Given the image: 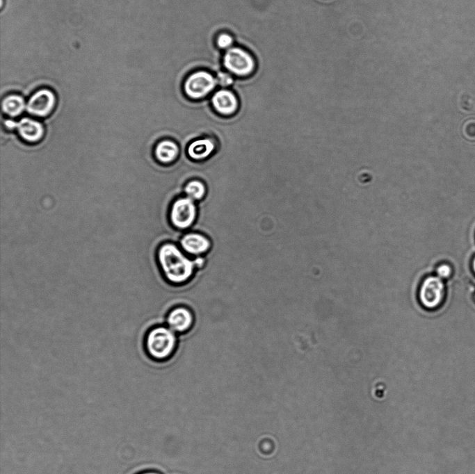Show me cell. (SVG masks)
I'll use <instances>...</instances> for the list:
<instances>
[{
    "label": "cell",
    "instance_id": "e0dca14e",
    "mask_svg": "<svg viewBox=\"0 0 475 474\" xmlns=\"http://www.w3.org/2000/svg\"><path fill=\"white\" fill-rule=\"evenodd\" d=\"M217 83L223 86L230 85L233 82V79L228 74L222 72L218 74L217 77Z\"/></svg>",
    "mask_w": 475,
    "mask_h": 474
},
{
    "label": "cell",
    "instance_id": "7c38bea8",
    "mask_svg": "<svg viewBox=\"0 0 475 474\" xmlns=\"http://www.w3.org/2000/svg\"><path fill=\"white\" fill-rule=\"evenodd\" d=\"M216 149V141L211 138H196L186 146V153L191 159L201 161L209 158Z\"/></svg>",
    "mask_w": 475,
    "mask_h": 474
},
{
    "label": "cell",
    "instance_id": "6da1fadb",
    "mask_svg": "<svg viewBox=\"0 0 475 474\" xmlns=\"http://www.w3.org/2000/svg\"><path fill=\"white\" fill-rule=\"evenodd\" d=\"M155 258L163 277L174 286L188 284L198 270L196 258L190 256L171 241L164 242L157 247Z\"/></svg>",
    "mask_w": 475,
    "mask_h": 474
},
{
    "label": "cell",
    "instance_id": "2e32d148",
    "mask_svg": "<svg viewBox=\"0 0 475 474\" xmlns=\"http://www.w3.org/2000/svg\"><path fill=\"white\" fill-rule=\"evenodd\" d=\"M216 43L218 47L228 49L233 43V38L228 33H220L217 38Z\"/></svg>",
    "mask_w": 475,
    "mask_h": 474
},
{
    "label": "cell",
    "instance_id": "5bb4252c",
    "mask_svg": "<svg viewBox=\"0 0 475 474\" xmlns=\"http://www.w3.org/2000/svg\"><path fill=\"white\" fill-rule=\"evenodd\" d=\"M26 107L24 98L19 95H9L2 101L3 111L10 117L20 115Z\"/></svg>",
    "mask_w": 475,
    "mask_h": 474
},
{
    "label": "cell",
    "instance_id": "ba28073f",
    "mask_svg": "<svg viewBox=\"0 0 475 474\" xmlns=\"http://www.w3.org/2000/svg\"><path fill=\"white\" fill-rule=\"evenodd\" d=\"M444 293V284L439 277L426 278L419 288V297L421 304L428 309H435L442 302Z\"/></svg>",
    "mask_w": 475,
    "mask_h": 474
},
{
    "label": "cell",
    "instance_id": "277c9868",
    "mask_svg": "<svg viewBox=\"0 0 475 474\" xmlns=\"http://www.w3.org/2000/svg\"><path fill=\"white\" fill-rule=\"evenodd\" d=\"M216 84L217 80L211 74L203 70L197 71L185 80L184 90L190 99H200L209 94Z\"/></svg>",
    "mask_w": 475,
    "mask_h": 474
},
{
    "label": "cell",
    "instance_id": "9a60e30c",
    "mask_svg": "<svg viewBox=\"0 0 475 474\" xmlns=\"http://www.w3.org/2000/svg\"><path fill=\"white\" fill-rule=\"evenodd\" d=\"M183 191L186 197L194 201H200L205 197L207 188L203 181L199 179H192L186 183Z\"/></svg>",
    "mask_w": 475,
    "mask_h": 474
},
{
    "label": "cell",
    "instance_id": "52a82bcc",
    "mask_svg": "<svg viewBox=\"0 0 475 474\" xmlns=\"http://www.w3.org/2000/svg\"><path fill=\"white\" fill-rule=\"evenodd\" d=\"M179 245L186 254L195 258L208 254L211 251L213 243L204 234L191 231L179 238Z\"/></svg>",
    "mask_w": 475,
    "mask_h": 474
},
{
    "label": "cell",
    "instance_id": "30bf717a",
    "mask_svg": "<svg viewBox=\"0 0 475 474\" xmlns=\"http://www.w3.org/2000/svg\"><path fill=\"white\" fill-rule=\"evenodd\" d=\"M4 125L10 129H16L19 136L29 142L39 141L44 136V127L38 121L24 117L19 122L11 120L4 121Z\"/></svg>",
    "mask_w": 475,
    "mask_h": 474
},
{
    "label": "cell",
    "instance_id": "5b68a950",
    "mask_svg": "<svg viewBox=\"0 0 475 474\" xmlns=\"http://www.w3.org/2000/svg\"><path fill=\"white\" fill-rule=\"evenodd\" d=\"M223 63L229 72L240 76L249 75L255 66L252 56L239 47L228 49L223 56Z\"/></svg>",
    "mask_w": 475,
    "mask_h": 474
},
{
    "label": "cell",
    "instance_id": "9c48e42d",
    "mask_svg": "<svg viewBox=\"0 0 475 474\" xmlns=\"http://www.w3.org/2000/svg\"><path fill=\"white\" fill-rule=\"evenodd\" d=\"M56 102L54 92L48 88H42L29 98L26 108L31 115L45 117L54 110Z\"/></svg>",
    "mask_w": 475,
    "mask_h": 474
},
{
    "label": "cell",
    "instance_id": "d6986e66",
    "mask_svg": "<svg viewBox=\"0 0 475 474\" xmlns=\"http://www.w3.org/2000/svg\"><path fill=\"white\" fill-rule=\"evenodd\" d=\"M136 474H162L160 472L154 470H145L140 471Z\"/></svg>",
    "mask_w": 475,
    "mask_h": 474
},
{
    "label": "cell",
    "instance_id": "7a4b0ae2",
    "mask_svg": "<svg viewBox=\"0 0 475 474\" xmlns=\"http://www.w3.org/2000/svg\"><path fill=\"white\" fill-rule=\"evenodd\" d=\"M144 349L154 361L169 360L178 348V335L166 325H155L145 333Z\"/></svg>",
    "mask_w": 475,
    "mask_h": 474
},
{
    "label": "cell",
    "instance_id": "3957f363",
    "mask_svg": "<svg viewBox=\"0 0 475 474\" xmlns=\"http://www.w3.org/2000/svg\"><path fill=\"white\" fill-rule=\"evenodd\" d=\"M198 209L194 200L188 197L175 199L170 207V221L178 230H185L193 227L196 221Z\"/></svg>",
    "mask_w": 475,
    "mask_h": 474
},
{
    "label": "cell",
    "instance_id": "8992f818",
    "mask_svg": "<svg viewBox=\"0 0 475 474\" xmlns=\"http://www.w3.org/2000/svg\"><path fill=\"white\" fill-rule=\"evenodd\" d=\"M165 322L177 335L186 334L195 326V312L186 305L174 306L166 313Z\"/></svg>",
    "mask_w": 475,
    "mask_h": 474
},
{
    "label": "cell",
    "instance_id": "4fadbf2b",
    "mask_svg": "<svg viewBox=\"0 0 475 474\" xmlns=\"http://www.w3.org/2000/svg\"><path fill=\"white\" fill-rule=\"evenodd\" d=\"M180 152L179 145L171 139L164 138L159 142L154 148V156L156 160L163 164L175 161Z\"/></svg>",
    "mask_w": 475,
    "mask_h": 474
},
{
    "label": "cell",
    "instance_id": "ac0fdd59",
    "mask_svg": "<svg viewBox=\"0 0 475 474\" xmlns=\"http://www.w3.org/2000/svg\"><path fill=\"white\" fill-rule=\"evenodd\" d=\"M451 272V268L446 264H442L437 269V273L440 278H446L449 277Z\"/></svg>",
    "mask_w": 475,
    "mask_h": 474
},
{
    "label": "cell",
    "instance_id": "8fae6325",
    "mask_svg": "<svg viewBox=\"0 0 475 474\" xmlns=\"http://www.w3.org/2000/svg\"><path fill=\"white\" fill-rule=\"evenodd\" d=\"M213 108L221 116L233 115L239 109V100L236 96L227 89L216 91L211 98Z\"/></svg>",
    "mask_w": 475,
    "mask_h": 474
},
{
    "label": "cell",
    "instance_id": "ffe728a7",
    "mask_svg": "<svg viewBox=\"0 0 475 474\" xmlns=\"http://www.w3.org/2000/svg\"><path fill=\"white\" fill-rule=\"evenodd\" d=\"M472 266H473V269L475 272V257H474V261H473Z\"/></svg>",
    "mask_w": 475,
    "mask_h": 474
}]
</instances>
